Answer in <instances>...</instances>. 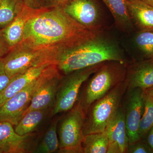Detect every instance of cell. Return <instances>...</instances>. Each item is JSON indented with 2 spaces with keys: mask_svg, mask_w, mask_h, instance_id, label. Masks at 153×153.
I'll return each mask as SVG.
<instances>
[{
  "mask_svg": "<svg viewBox=\"0 0 153 153\" xmlns=\"http://www.w3.org/2000/svg\"><path fill=\"white\" fill-rule=\"evenodd\" d=\"M135 42L146 59L153 58V31H140Z\"/></svg>",
  "mask_w": 153,
  "mask_h": 153,
  "instance_id": "cell-23",
  "label": "cell"
},
{
  "mask_svg": "<svg viewBox=\"0 0 153 153\" xmlns=\"http://www.w3.org/2000/svg\"><path fill=\"white\" fill-rule=\"evenodd\" d=\"M125 81L127 89L153 86V58L137 61L127 66Z\"/></svg>",
  "mask_w": 153,
  "mask_h": 153,
  "instance_id": "cell-13",
  "label": "cell"
},
{
  "mask_svg": "<svg viewBox=\"0 0 153 153\" xmlns=\"http://www.w3.org/2000/svg\"><path fill=\"white\" fill-rule=\"evenodd\" d=\"M28 0H25V3H26V2Z\"/></svg>",
  "mask_w": 153,
  "mask_h": 153,
  "instance_id": "cell-33",
  "label": "cell"
},
{
  "mask_svg": "<svg viewBox=\"0 0 153 153\" xmlns=\"http://www.w3.org/2000/svg\"><path fill=\"white\" fill-rule=\"evenodd\" d=\"M145 100L144 90L137 88L127 89L122 100L120 105L125 118L128 145L141 140L139 130L144 111Z\"/></svg>",
  "mask_w": 153,
  "mask_h": 153,
  "instance_id": "cell-9",
  "label": "cell"
},
{
  "mask_svg": "<svg viewBox=\"0 0 153 153\" xmlns=\"http://www.w3.org/2000/svg\"><path fill=\"white\" fill-rule=\"evenodd\" d=\"M30 134L20 135L13 125L0 121V149L5 153L27 152L30 146Z\"/></svg>",
  "mask_w": 153,
  "mask_h": 153,
  "instance_id": "cell-15",
  "label": "cell"
},
{
  "mask_svg": "<svg viewBox=\"0 0 153 153\" xmlns=\"http://www.w3.org/2000/svg\"><path fill=\"white\" fill-rule=\"evenodd\" d=\"M63 49L57 47L34 49L20 43L2 58L6 72L11 78L33 67L47 64L56 65Z\"/></svg>",
  "mask_w": 153,
  "mask_h": 153,
  "instance_id": "cell-4",
  "label": "cell"
},
{
  "mask_svg": "<svg viewBox=\"0 0 153 153\" xmlns=\"http://www.w3.org/2000/svg\"><path fill=\"white\" fill-rule=\"evenodd\" d=\"M126 63L109 61L104 64L86 80L81 88L76 104L85 114L94 102L102 98L125 79Z\"/></svg>",
  "mask_w": 153,
  "mask_h": 153,
  "instance_id": "cell-3",
  "label": "cell"
},
{
  "mask_svg": "<svg viewBox=\"0 0 153 153\" xmlns=\"http://www.w3.org/2000/svg\"><path fill=\"white\" fill-rule=\"evenodd\" d=\"M59 120L56 118L51 123L35 152L52 153L59 150V138L57 137V125Z\"/></svg>",
  "mask_w": 153,
  "mask_h": 153,
  "instance_id": "cell-22",
  "label": "cell"
},
{
  "mask_svg": "<svg viewBox=\"0 0 153 153\" xmlns=\"http://www.w3.org/2000/svg\"><path fill=\"white\" fill-rule=\"evenodd\" d=\"M67 112L59 124L58 152L82 153L85 114L76 103Z\"/></svg>",
  "mask_w": 153,
  "mask_h": 153,
  "instance_id": "cell-7",
  "label": "cell"
},
{
  "mask_svg": "<svg viewBox=\"0 0 153 153\" xmlns=\"http://www.w3.org/2000/svg\"><path fill=\"white\" fill-rule=\"evenodd\" d=\"M11 48L1 30H0V59H2L10 52Z\"/></svg>",
  "mask_w": 153,
  "mask_h": 153,
  "instance_id": "cell-28",
  "label": "cell"
},
{
  "mask_svg": "<svg viewBox=\"0 0 153 153\" xmlns=\"http://www.w3.org/2000/svg\"><path fill=\"white\" fill-rule=\"evenodd\" d=\"M126 153H153V150L144 139L128 145Z\"/></svg>",
  "mask_w": 153,
  "mask_h": 153,
  "instance_id": "cell-26",
  "label": "cell"
},
{
  "mask_svg": "<svg viewBox=\"0 0 153 153\" xmlns=\"http://www.w3.org/2000/svg\"><path fill=\"white\" fill-rule=\"evenodd\" d=\"M50 109L34 110L27 113L15 126V131L21 136L31 134L42 123Z\"/></svg>",
  "mask_w": 153,
  "mask_h": 153,
  "instance_id": "cell-19",
  "label": "cell"
},
{
  "mask_svg": "<svg viewBox=\"0 0 153 153\" xmlns=\"http://www.w3.org/2000/svg\"><path fill=\"white\" fill-rule=\"evenodd\" d=\"M145 140L153 150V126L148 132Z\"/></svg>",
  "mask_w": 153,
  "mask_h": 153,
  "instance_id": "cell-29",
  "label": "cell"
},
{
  "mask_svg": "<svg viewBox=\"0 0 153 153\" xmlns=\"http://www.w3.org/2000/svg\"><path fill=\"white\" fill-rule=\"evenodd\" d=\"M110 11L116 25L124 31H129L133 28L127 0H101Z\"/></svg>",
  "mask_w": 153,
  "mask_h": 153,
  "instance_id": "cell-18",
  "label": "cell"
},
{
  "mask_svg": "<svg viewBox=\"0 0 153 153\" xmlns=\"http://www.w3.org/2000/svg\"><path fill=\"white\" fill-rule=\"evenodd\" d=\"M127 89V85L124 80L90 105L85 116L84 136L105 131L109 121L120 106Z\"/></svg>",
  "mask_w": 153,
  "mask_h": 153,
  "instance_id": "cell-5",
  "label": "cell"
},
{
  "mask_svg": "<svg viewBox=\"0 0 153 153\" xmlns=\"http://www.w3.org/2000/svg\"><path fill=\"white\" fill-rule=\"evenodd\" d=\"M36 79L0 107V121L7 122L13 126L19 123L30 105Z\"/></svg>",
  "mask_w": 153,
  "mask_h": 153,
  "instance_id": "cell-11",
  "label": "cell"
},
{
  "mask_svg": "<svg viewBox=\"0 0 153 153\" xmlns=\"http://www.w3.org/2000/svg\"><path fill=\"white\" fill-rule=\"evenodd\" d=\"M63 9L84 27L91 31H100V12L95 0H71Z\"/></svg>",
  "mask_w": 153,
  "mask_h": 153,
  "instance_id": "cell-10",
  "label": "cell"
},
{
  "mask_svg": "<svg viewBox=\"0 0 153 153\" xmlns=\"http://www.w3.org/2000/svg\"><path fill=\"white\" fill-rule=\"evenodd\" d=\"M3 151H2V150L0 149V153H3Z\"/></svg>",
  "mask_w": 153,
  "mask_h": 153,
  "instance_id": "cell-32",
  "label": "cell"
},
{
  "mask_svg": "<svg viewBox=\"0 0 153 153\" xmlns=\"http://www.w3.org/2000/svg\"><path fill=\"white\" fill-rule=\"evenodd\" d=\"M104 63L76 70L62 77L52 110V116L67 112L75 105L82 85Z\"/></svg>",
  "mask_w": 153,
  "mask_h": 153,
  "instance_id": "cell-6",
  "label": "cell"
},
{
  "mask_svg": "<svg viewBox=\"0 0 153 153\" xmlns=\"http://www.w3.org/2000/svg\"><path fill=\"white\" fill-rule=\"evenodd\" d=\"M133 24L140 31H153V7L140 0H127Z\"/></svg>",
  "mask_w": 153,
  "mask_h": 153,
  "instance_id": "cell-17",
  "label": "cell"
},
{
  "mask_svg": "<svg viewBox=\"0 0 153 153\" xmlns=\"http://www.w3.org/2000/svg\"><path fill=\"white\" fill-rule=\"evenodd\" d=\"M77 23L63 8L47 9L26 25L21 43L34 49L76 46L100 33Z\"/></svg>",
  "mask_w": 153,
  "mask_h": 153,
  "instance_id": "cell-1",
  "label": "cell"
},
{
  "mask_svg": "<svg viewBox=\"0 0 153 153\" xmlns=\"http://www.w3.org/2000/svg\"><path fill=\"white\" fill-rule=\"evenodd\" d=\"M153 126V102L146 97L144 111L140 122L139 130L141 139L145 140L148 132Z\"/></svg>",
  "mask_w": 153,
  "mask_h": 153,
  "instance_id": "cell-24",
  "label": "cell"
},
{
  "mask_svg": "<svg viewBox=\"0 0 153 153\" xmlns=\"http://www.w3.org/2000/svg\"><path fill=\"white\" fill-rule=\"evenodd\" d=\"M82 147V153H107L108 140L105 131L84 136Z\"/></svg>",
  "mask_w": 153,
  "mask_h": 153,
  "instance_id": "cell-21",
  "label": "cell"
},
{
  "mask_svg": "<svg viewBox=\"0 0 153 153\" xmlns=\"http://www.w3.org/2000/svg\"><path fill=\"white\" fill-rule=\"evenodd\" d=\"M71 0H28L25 5L34 8H63Z\"/></svg>",
  "mask_w": 153,
  "mask_h": 153,
  "instance_id": "cell-25",
  "label": "cell"
},
{
  "mask_svg": "<svg viewBox=\"0 0 153 153\" xmlns=\"http://www.w3.org/2000/svg\"><path fill=\"white\" fill-rule=\"evenodd\" d=\"M47 9L34 8L25 5L13 21L1 30L11 48L22 42L28 22Z\"/></svg>",
  "mask_w": 153,
  "mask_h": 153,
  "instance_id": "cell-14",
  "label": "cell"
},
{
  "mask_svg": "<svg viewBox=\"0 0 153 153\" xmlns=\"http://www.w3.org/2000/svg\"><path fill=\"white\" fill-rule=\"evenodd\" d=\"M10 80L6 72L3 59H0V93L8 85Z\"/></svg>",
  "mask_w": 153,
  "mask_h": 153,
  "instance_id": "cell-27",
  "label": "cell"
},
{
  "mask_svg": "<svg viewBox=\"0 0 153 153\" xmlns=\"http://www.w3.org/2000/svg\"><path fill=\"white\" fill-rule=\"evenodd\" d=\"M145 4L149 5L153 7V0H140Z\"/></svg>",
  "mask_w": 153,
  "mask_h": 153,
  "instance_id": "cell-31",
  "label": "cell"
},
{
  "mask_svg": "<svg viewBox=\"0 0 153 153\" xmlns=\"http://www.w3.org/2000/svg\"><path fill=\"white\" fill-rule=\"evenodd\" d=\"M50 64L33 67L27 71L13 76L8 85L0 93V107L10 99L23 90L39 77Z\"/></svg>",
  "mask_w": 153,
  "mask_h": 153,
  "instance_id": "cell-16",
  "label": "cell"
},
{
  "mask_svg": "<svg viewBox=\"0 0 153 153\" xmlns=\"http://www.w3.org/2000/svg\"><path fill=\"white\" fill-rule=\"evenodd\" d=\"M25 5V0H0V30L13 21Z\"/></svg>",
  "mask_w": 153,
  "mask_h": 153,
  "instance_id": "cell-20",
  "label": "cell"
},
{
  "mask_svg": "<svg viewBox=\"0 0 153 153\" xmlns=\"http://www.w3.org/2000/svg\"><path fill=\"white\" fill-rule=\"evenodd\" d=\"M143 90L146 97L150 100L153 102V86L149 88Z\"/></svg>",
  "mask_w": 153,
  "mask_h": 153,
  "instance_id": "cell-30",
  "label": "cell"
},
{
  "mask_svg": "<svg viewBox=\"0 0 153 153\" xmlns=\"http://www.w3.org/2000/svg\"><path fill=\"white\" fill-rule=\"evenodd\" d=\"M109 61L126 63L117 45L100 33L76 46L63 49L58 55L56 65L60 73L66 75Z\"/></svg>",
  "mask_w": 153,
  "mask_h": 153,
  "instance_id": "cell-2",
  "label": "cell"
},
{
  "mask_svg": "<svg viewBox=\"0 0 153 153\" xmlns=\"http://www.w3.org/2000/svg\"><path fill=\"white\" fill-rule=\"evenodd\" d=\"M108 140L107 153H126L128 146L125 118L121 105L105 130Z\"/></svg>",
  "mask_w": 153,
  "mask_h": 153,
  "instance_id": "cell-12",
  "label": "cell"
},
{
  "mask_svg": "<svg viewBox=\"0 0 153 153\" xmlns=\"http://www.w3.org/2000/svg\"><path fill=\"white\" fill-rule=\"evenodd\" d=\"M62 77L57 65L51 64L46 67L36 79L31 102L25 114L34 110L52 108Z\"/></svg>",
  "mask_w": 153,
  "mask_h": 153,
  "instance_id": "cell-8",
  "label": "cell"
}]
</instances>
